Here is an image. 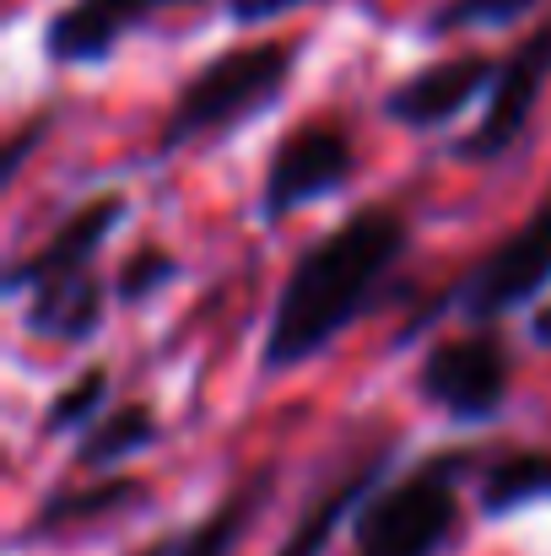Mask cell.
I'll return each mask as SVG.
<instances>
[{"mask_svg": "<svg viewBox=\"0 0 551 556\" xmlns=\"http://www.w3.org/2000/svg\"><path fill=\"white\" fill-rule=\"evenodd\" d=\"M405 254H411V216L400 205H358L314 243H303L271 303L260 372L281 378L325 357L358 319L389 303Z\"/></svg>", "mask_w": 551, "mask_h": 556, "instance_id": "6da1fadb", "label": "cell"}, {"mask_svg": "<svg viewBox=\"0 0 551 556\" xmlns=\"http://www.w3.org/2000/svg\"><path fill=\"white\" fill-rule=\"evenodd\" d=\"M292 65H298L292 38H260V43L211 54L174 92V103L158 125V141H152V163H168L200 141L238 136L249 119H260L265 109H276L287 98Z\"/></svg>", "mask_w": 551, "mask_h": 556, "instance_id": "7a4b0ae2", "label": "cell"}, {"mask_svg": "<svg viewBox=\"0 0 551 556\" xmlns=\"http://www.w3.org/2000/svg\"><path fill=\"white\" fill-rule=\"evenodd\" d=\"M476 448H433L384 476L352 519V556H443L460 535V486L476 481Z\"/></svg>", "mask_w": 551, "mask_h": 556, "instance_id": "3957f363", "label": "cell"}, {"mask_svg": "<svg viewBox=\"0 0 551 556\" xmlns=\"http://www.w3.org/2000/svg\"><path fill=\"white\" fill-rule=\"evenodd\" d=\"M547 287H551V189L503 243H492L438 303H427V308L395 336V352L411 346V341H422L427 325H438L449 308L465 314L471 325H498V319L530 308L536 298H547Z\"/></svg>", "mask_w": 551, "mask_h": 556, "instance_id": "277c9868", "label": "cell"}, {"mask_svg": "<svg viewBox=\"0 0 551 556\" xmlns=\"http://www.w3.org/2000/svg\"><path fill=\"white\" fill-rule=\"evenodd\" d=\"M416 394L460 427H487L509 410L514 394V352L492 325H471L465 336L433 341L422 368H416Z\"/></svg>", "mask_w": 551, "mask_h": 556, "instance_id": "5b68a950", "label": "cell"}, {"mask_svg": "<svg viewBox=\"0 0 551 556\" xmlns=\"http://www.w3.org/2000/svg\"><path fill=\"white\" fill-rule=\"evenodd\" d=\"M352 179H358V147H352V136L336 119H309V125H292L271 147L254 211H260L265 227H281L303 205H320V200L341 194Z\"/></svg>", "mask_w": 551, "mask_h": 556, "instance_id": "8992f818", "label": "cell"}, {"mask_svg": "<svg viewBox=\"0 0 551 556\" xmlns=\"http://www.w3.org/2000/svg\"><path fill=\"white\" fill-rule=\"evenodd\" d=\"M547 87H551V16L536 33H525L519 49L498 65V87H492L481 119H476L465 136H454V141L443 147V157H449V163H465V168H481V163L509 157V152L525 141V130H530V119H536Z\"/></svg>", "mask_w": 551, "mask_h": 556, "instance_id": "52a82bcc", "label": "cell"}, {"mask_svg": "<svg viewBox=\"0 0 551 556\" xmlns=\"http://www.w3.org/2000/svg\"><path fill=\"white\" fill-rule=\"evenodd\" d=\"M498 65L492 54L481 49H465V54H449V60H433V65H416L411 76H400L384 98H378V114L400 130H443L454 125L465 109L487 103L492 87H498Z\"/></svg>", "mask_w": 551, "mask_h": 556, "instance_id": "ba28073f", "label": "cell"}, {"mask_svg": "<svg viewBox=\"0 0 551 556\" xmlns=\"http://www.w3.org/2000/svg\"><path fill=\"white\" fill-rule=\"evenodd\" d=\"M125 222H130V200H125V194H114V189H109V194L82 200L76 211H65V216L49 227V238H43L38 249H27L22 260H11V265H5L0 292L27 298L33 287H43V281H54V276L92 270V265H98V254H103V243H109Z\"/></svg>", "mask_w": 551, "mask_h": 556, "instance_id": "9c48e42d", "label": "cell"}, {"mask_svg": "<svg viewBox=\"0 0 551 556\" xmlns=\"http://www.w3.org/2000/svg\"><path fill=\"white\" fill-rule=\"evenodd\" d=\"M179 5H200V0H65L43 22V60L60 71L109 65L130 33H141L152 16Z\"/></svg>", "mask_w": 551, "mask_h": 556, "instance_id": "30bf717a", "label": "cell"}, {"mask_svg": "<svg viewBox=\"0 0 551 556\" xmlns=\"http://www.w3.org/2000/svg\"><path fill=\"white\" fill-rule=\"evenodd\" d=\"M152 497V486L130 470H103V476H87L82 486H60L49 497H38V508L22 519V530L11 535L16 552H33V546H54V541H71L82 535L87 525H103L125 508H141Z\"/></svg>", "mask_w": 551, "mask_h": 556, "instance_id": "8fae6325", "label": "cell"}, {"mask_svg": "<svg viewBox=\"0 0 551 556\" xmlns=\"http://www.w3.org/2000/svg\"><path fill=\"white\" fill-rule=\"evenodd\" d=\"M109 303H114V281H103L98 270L54 276L22 298V330L54 346H82L103 330Z\"/></svg>", "mask_w": 551, "mask_h": 556, "instance_id": "7c38bea8", "label": "cell"}, {"mask_svg": "<svg viewBox=\"0 0 551 556\" xmlns=\"http://www.w3.org/2000/svg\"><path fill=\"white\" fill-rule=\"evenodd\" d=\"M395 470V448H378V454H367V465L358 470H347L341 481H330L314 503H303V514H298V525L287 530V541L276 546V556H325L336 546V535H341V525H352L358 519V508H363V497Z\"/></svg>", "mask_w": 551, "mask_h": 556, "instance_id": "4fadbf2b", "label": "cell"}, {"mask_svg": "<svg viewBox=\"0 0 551 556\" xmlns=\"http://www.w3.org/2000/svg\"><path fill=\"white\" fill-rule=\"evenodd\" d=\"M276 481H281V470L276 465H265V470H249L200 525H189L184 535H174V556H233L243 541H249V530L260 525V514H265V503L276 497Z\"/></svg>", "mask_w": 551, "mask_h": 556, "instance_id": "5bb4252c", "label": "cell"}, {"mask_svg": "<svg viewBox=\"0 0 551 556\" xmlns=\"http://www.w3.org/2000/svg\"><path fill=\"white\" fill-rule=\"evenodd\" d=\"M476 519L498 525L551 497V448H509L481 459L476 470Z\"/></svg>", "mask_w": 551, "mask_h": 556, "instance_id": "9a60e30c", "label": "cell"}, {"mask_svg": "<svg viewBox=\"0 0 551 556\" xmlns=\"http://www.w3.org/2000/svg\"><path fill=\"white\" fill-rule=\"evenodd\" d=\"M163 443V421L147 400H125V405H109L71 448V465L82 476H103V470H120L125 459H141L147 448Z\"/></svg>", "mask_w": 551, "mask_h": 556, "instance_id": "2e32d148", "label": "cell"}, {"mask_svg": "<svg viewBox=\"0 0 551 556\" xmlns=\"http://www.w3.org/2000/svg\"><path fill=\"white\" fill-rule=\"evenodd\" d=\"M109 394H114V378L103 363H87L76 372L38 416V438H82L103 410H109Z\"/></svg>", "mask_w": 551, "mask_h": 556, "instance_id": "e0dca14e", "label": "cell"}, {"mask_svg": "<svg viewBox=\"0 0 551 556\" xmlns=\"http://www.w3.org/2000/svg\"><path fill=\"white\" fill-rule=\"evenodd\" d=\"M541 0H438L427 16H422V33L427 38H454V33H498V27H514L536 11Z\"/></svg>", "mask_w": 551, "mask_h": 556, "instance_id": "ac0fdd59", "label": "cell"}, {"mask_svg": "<svg viewBox=\"0 0 551 556\" xmlns=\"http://www.w3.org/2000/svg\"><path fill=\"white\" fill-rule=\"evenodd\" d=\"M179 260L168 254V249H158V243H147V249H136L109 281H114V303H125V308H136V303H147L152 292H163V287H174L179 281Z\"/></svg>", "mask_w": 551, "mask_h": 556, "instance_id": "d6986e66", "label": "cell"}, {"mask_svg": "<svg viewBox=\"0 0 551 556\" xmlns=\"http://www.w3.org/2000/svg\"><path fill=\"white\" fill-rule=\"evenodd\" d=\"M298 5H320V0H227V22H238V27H265V22L298 11Z\"/></svg>", "mask_w": 551, "mask_h": 556, "instance_id": "ffe728a7", "label": "cell"}, {"mask_svg": "<svg viewBox=\"0 0 551 556\" xmlns=\"http://www.w3.org/2000/svg\"><path fill=\"white\" fill-rule=\"evenodd\" d=\"M43 136H49V119L38 114V119H27V125H22V130H16V136L5 141V168H0V179H5V185H11L16 174H22V163H27V152H33V147H38Z\"/></svg>", "mask_w": 551, "mask_h": 556, "instance_id": "44dd1931", "label": "cell"}, {"mask_svg": "<svg viewBox=\"0 0 551 556\" xmlns=\"http://www.w3.org/2000/svg\"><path fill=\"white\" fill-rule=\"evenodd\" d=\"M530 341H536L541 352H551V303H541V308L530 314Z\"/></svg>", "mask_w": 551, "mask_h": 556, "instance_id": "7402d4cb", "label": "cell"}, {"mask_svg": "<svg viewBox=\"0 0 551 556\" xmlns=\"http://www.w3.org/2000/svg\"><path fill=\"white\" fill-rule=\"evenodd\" d=\"M136 556H174V535H163V541H152V546H141Z\"/></svg>", "mask_w": 551, "mask_h": 556, "instance_id": "603a6c76", "label": "cell"}]
</instances>
